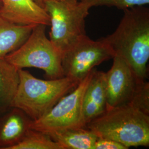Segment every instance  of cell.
<instances>
[{"label":"cell","mask_w":149,"mask_h":149,"mask_svg":"<svg viewBox=\"0 0 149 149\" xmlns=\"http://www.w3.org/2000/svg\"><path fill=\"white\" fill-rule=\"evenodd\" d=\"M123 11L116 30L102 38L115 56L124 60L140 78L145 80L149 59V8L141 6Z\"/></svg>","instance_id":"obj_1"},{"label":"cell","mask_w":149,"mask_h":149,"mask_svg":"<svg viewBox=\"0 0 149 149\" xmlns=\"http://www.w3.org/2000/svg\"><path fill=\"white\" fill-rule=\"evenodd\" d=\"M85 127L98 137L115 140L128 149L149 146V114L132 104L107 110Z\"/></svg>","instance_id":"obj_2"},{"label":"cell","mask_w":149,"mask_h":149,"mask_svg":"<svg viewBox=\"0 0 149 149\" xmlns=\"http://www.w3.org/2000/svg\"><path fill=\"white\" fill-rule=\"evenodd\" d=\"M19 85L11 107L21 109L32 120L42 117L80 83L65 76L39 79L24 69H19Z\"/></svg>","instance_id":"obj_3"},{"label":"cell","mask_w":149,"mask_h":149,"mask_svg":"<svg viewBox=\"0 0 149 149\" xmlns=\"http://www.w3.org/2000/svg\"><path fill=\"white\" fill-rule=\"evenodd\" d=\"M92 7L93 0H48L44 3L50 17L49 39L61 55L86 36L85 19Z\"/></svg>","instance_id":"obj_4"},{"label":"cell","mask_w":149,"mask_h":149,"mask_svg":"<svg viewBox=\"0 0 149 149\" xmlns=\"http://www.w3.org/2000/svg\"><path fill=\"white\" fill-rule=\"evenodd\" d=\"M46 27L36 25L23 44L4 59L18 69L34 68L42 70L48 79L61 78L62 55L47 37Z\"/></svg>","instance_id":"obj_5"},{"label":"cell","mask_w":149,"mask_h":149,"mask_svg":"<svg viewBox=\"0 0 149 149\" xmlns=\"http://www.w3.org/2000/svg\"><path fill=\"white\" fill-rule=\"evenodd\" d=\"M106 76L107 111L125 104H132L149 114V84L140 78L132 67L115 56Z\"/></svg>","instance_id":"obj_6"},{"label":"cell","mask_w":149,"mask_h":149,"mask_svg":"<svg viewBox=\"0 0 149 149\" xmlns=\"http://www.w3.org/2000/svg\"><path fill=\"white\" fill-rule=\"evenodd\" d=\"M94 70L44 116L32 120L30 128L48 134L67 128L85 127L82 114L83 97Z\"/></svg>","instance_id":"obj_7"},{"label":"cell","mask_w":149,"mask_h":149,"mask_svg":"<svg viewBox=\"0 0 149 149\" xmlns=\"http://www.w3.org/2000/svg\"><path fill=\"white\" fill-rule=\"evenodd\" d=\"M114 56L112 48L102 38L93 40L85 36L62 54L64 76L80 82L95 66Z\"/></svg>","instance_id":"obj_8"},{"label":"cell","mask_w":149,"mask_h":149,"mask_svg":"<svg viewBox=\"0 0 149 149\" xmlns=\"http://www.w3.org/2000/svg\"><path fill=\"white\" fill-rule=\"evenodd\" d=\"M0 16L19 25H50V17L36 0H1Z\"/></svg>","instance_id":"obj_9"},{"label":"cell","mask_w":149,"mask_h":149,"mask_svg":"<svg viewBox=\"0 0 149 149\" xmlns=\"http://www.w3.org/2000/svg\"><path fill=\"white\" fill-rule=\"evenodd\" d=\"M107 100L106 72L95 69L83 97L82 114L85 125L106 112Z\"/></svg>","instance_id":"obj_10"},{"label":"cell","mask_w":149,"mask_h":149,"mask_svg":"<svg viewBox=\"0 0 149 149\" xmlns=\"http://www.w3.org/2000/svg\"><path fill=\"white\" fill-rule=\"evenodd\" d=\"M32 120L22 110L12 107L0 114V149H11L30 129Z\"/></svg>","instance_id":"obj_11"},{"label":"cell","mask_w":149,"mask_h":149,"mask_svg":"<svg viewBox=\"0 0 149 149\" xmlns=\"http://www.w3.org/2000/svg\"><path fill=\"white\" fill-rule=\"evenodd\" d=\"M35 26L17 24L0 16V60L23 44Z\"/></svg>","instance_id":"obj_12"},{"label":"cell","mask_w":149,"mask_h":149,"mask_svg":"<svg viewBox=\"0 0 149 149\" xmlns=\"http://www.w3.org/2000/svg\"><path fill=\"white\" fill-rule=\"evenodd\" d=\"M48 135L64 149H93L98 138L94 132L86 127L67 128Z\"/></svg>","instance_id":"obj_13"},{"label":"cell","mask_w":149,"mask_h":149,"mask_svg":"<svg viewBox=\"0 0 149 149\" xmlns=\"http://www.w3.org/2000/svg\"><path fill=\"white\" fill-rule=\"evenodd\" d=\"M19 82V69L0 60V114L12 107Z\"/></svg>","instance_id":"obj_14"},{"label":"cell","mask_w":149,"mask_h":149,"mask_svg":"<svg viewBox=\"0 0 149 149\" xmlns=\"http://www.w3.org/2000/svg\"><path fill=\"white\" fill-rule=\"evenodd\" d=\"M11 149H64L47 134L30 128L21 140Z\"/></svg>","instance_id":"obj_15"},{"label":"cell","mask_w":149,"mask_h":149,"mask_svg":"<svg viewBox=\"0 0 149 149\" xmlns=\"http://www.w3.org/2000/svg\"><path fill=\"white\" fill-rule=\"evenodd\" d=\"M93 6L115 7L123 11L149 5V0H93Z\"/></svg>","instance_id":"obj_16"},{"label":"cell","mask_w":149,"mask_h":149,"mask_svg":"<svg viewBox=\"0 0 149 149\" xmlns=\"http://www.w3.org/2000/svg\"><path fill=\"white\" fill-rule=\"evenodd\" d=\"M122 144L112 139L98 137L93 149H128Z\"/></svg>","instance_id":"obj_17"},{"label":"cell","mask_w":149,"mask_h":149,"mask_svg":"<svg viewBox=\"0 0 149 149\" xmlns=\"http://www.w3.org/2000/svg\"><path fill=\"white\" fill-rule=\"evenodd\" d=\"M48 0H36V1L37 2L38 4H39L40 5L42 6L43 7V5H44V3L47 1Z\"/></svg>","instance_id":"obj_18"},{"label":"cell","mask_w":149,"mask_h":149,"mask_svg":"<svg viewBox=\"0 0 149 149\" xmlns=\"http://www.w3.org/2000/svg\"><path fill=\"white\" fill-rule=\"evenodd\" d=\"M1 5H2V2H1V0H0V7H1Z\"/></svg>","instance_id":"obj_19"}]
</instances>
